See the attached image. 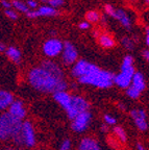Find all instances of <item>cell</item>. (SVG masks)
I'll use <instances>...</instances> for the list:
<instances>
[{
    "instance_id": "4",
    "label": "cell",
    "mask_w": 149,
    "mask_h": 150,
    "mask_svg": "<svg viewBox=\"0 0 149 150\" xmlns=\"http://www.w3.org/2000/svg\"><path fill=\"white\" fill-rule=\"evenodd\" d=\"M88 108H89V103L86 99L80 96H72L70 108L66 112H67L68 118L73 120L77 115H79V114H82L84 112H87Z\"/></svg>"
},
{
    "instance_id": "33",
    "label": "cell",
    "mask_w": 149,
    "mask_h": 150,
    "mask_svg": "<svg viewBox=\"0 0 149 150\" xmlns=\"http://www.w3.org/2000/svg\"><path fill=\"white\" fill-rule=\"evenodd\" d=\"M90 27V24H89V22H82V23L79 24V28L80 29H87V28Z\"/></svg>"
},
{
    "instance_id": "37",
    "label": "cell",
    "mask_w": 149,
    "mask_h": 150,
    "mask_svg": "<svg viewBox=\"0 0 149 150\" xmlns=\"http://www.w3.org/2000/svg\"><path fill=\"white\" fill-rule=\"evenodd\" d=\"M143 56H144L145 59H147V61H148V59H149V51H148V50H147V49L143 51Z\"/></svg>"
},
{
    "instance_id": "35",
    "label": "cell",
    "mask_w": 149,
    "mask_h": 150,
    "mask_svg": "<svg viewBox=\"0 0 149 150\" xmlns=\"http://www.w3.org/2000/svg\"><path fill=\"white\" fill-rule=\"evenodd\" d=\"M27 5L29 7H35V6H37V2H35V1H33V0H28Z\"/></svg>"
},
{
    "instance_id": "1",
    "label": "cell",
    "mask_w": 149,
    "mask_h": 150,
    "mask_svg": "<svg viewBox=\"0 0 149 150\" xmlns=\"http://www.w3.org/2000/svg\"><path fill=\"white\" fill-rule=\"evenodd\" d=\"M28 80L35 90L43 93L54 94L56 92H63L67 90V82L65 78L58 77L41 67L31 69L28 74Z\"/></svg>"
},
{
    "instance_id": "43",
    "label": "cell",
    "mask_w": 149,
    "mask_h": 150,
    "mask_svg": "<svg viewBox=\"0 0 149 150\" xmlns=\"http://www.w3.org/2000/svg\"><path fill=\"white\" fill-rule=\"evenodd\" d=\"M7 150H16V149H14V148H9Z\"/></svg>"
},
{
    "instance_id": "5",
    "label": "cell",
    "mask_w": 149,
    "mask_h": 150,
    "mask_svg": "<svg viewBox=\"0 0 149 150\" xmlns=\"http://www.w3.org/2000/svg\"><path fill=\"white\" fill-rule=\"evenodd\" d=\"M21 134L22 140H23V145L26 147H33L35 145V129L33 127L29 121L22 122V128H21Z\"/></svg>"
},
{
    "instance_id": "11",
    "label": "cell",
    "mask_w": 149,
    "mask_h": 150,
    "mask_svg": "<svg viewBox=\"0 0 149 150\" xmlns=\"http://www.w3.org/2000/svg\"><path fill=\"white\" fill-rule=\"evenodd\" d=\"M53 98L56 102L66 110L68 112V110L70 108V105H71V96L70 94L67 93L66 91H63V92H56V93L53 94Z\"/></svg>"
},
{
    "instance_id": "40",
    "label": "cell",
    "mask_w": 149,
    "mask_h": 150,
    "mask_svg": "<svg viewBox=\"0 0 149 150\" xmlns=\"http://www.w3.org/2000/svg\"><path fill=\"white\" fill-rule=\"evenodd\" d=\"M101 130H103L104 132H107V130H109V127H107L106 124H102V126H101Z\"/></svg>"
},
{
    "instance_id": "39",
    "label": "cell",
    "mask_w": 149,
    "mask_h": 150,
    "mask_svg": "<svg viewBox=\"0 0 149 150\" xmlns=\"http://www.w3.org/2000/svg\"><path fill=\"white\" fill-rule=\"evenodd\" d=\"M137 149H138V150H146V149H145L144 146H143L142 144H140V143H138V144H137Z\"/></svg>"
},
{
    "instance_id": "21",
    "label": "cell",
    "mask_w": 149,
    "mask_h": 150,
    "mask_svg": "<svg viewBox=\"0 0 149 150\" xmlns=\"http://www.w3.org/2000/svg\"><path fill=\"white\" fill-rule=\"evenodd\" d=\"M57 14L56 9L51 6H42L40 7L38 11V15L39 16H54Z\"/></svg>"
},
{
    "instance_id": "12",
    "label": "cell",
    "mask_w": 149,
    "mask_h": 150,
    "mask_svg": "<svg viewBox=\"0 0 149 150\" xmlns=\"http://www.w3.org/2000/svg\"><path fill=\"white\" fill-rule=\"evenodd\" d=\"M40 67H41V68H43L44 70L48 71V72L52 73V74L56 75V76H58V77H63L64 78L63 70H62V69L60 68V67H58L55 63H53V62L44 61L42 64H41V66H40Z\"/></svg>"
},
{
    "instance_id": "38",
    "label": "cell",
    "mask_w": 149,
    "mask_h": 150,
    "mask_svg": "<svg viewBox=\"0 0 149 150\" xmlns=\"http://www.w3.org/2000/svg\"><path fill=\"white\" fill-rule=\"evenodd\" d=\"M145 41H146V45L149 44V29L146 28V38H145Z\"/></svg>"
},
{
    "instance_id": "27",
    "label": "cell",
    "mask_w": 149,
    "mask_h": 150,
    "mask_svg": "<svg viewBox=\"0 0 149 150\" xmlns=\"http://www.w3.org/2000/svg\"><path fill=\"white\" fill-rule=\"evenodd\" d=\"M133 59L131 55H126L123 59V63H122V66L123 67H129V66H133Z\"/></svg>"
},
{
    "instance_id": "10",
    "label": "cell",
    "mask_w": 149,
    "mask_h": 150,
    "mask_svg": "<svg viewBox=\"0 0 149 150\" xmlns=\"http://www.w3.org/2000/svg\"><path fill=\"white\" fill-rule=\"evenodd\" d=\"M7 112H9L11 116H13L14 118L21 120V121L26 116V110H25V108H24L23 102L19 100L13 101V102L11 103V105L9 106Z\"/></svg>"
},
{
    "instance_id": "29",
    "label": "cell",
    "mask_w": 149,
    "mask_h": 150,
    "mask_svg": "<svg viewBox=\"0 0 149 150\" xmlns=\"http://www.w3.org/2000/svg\"><path fill=\"white\" fill-rule=\"evenodd\" d=\"M104 121L106 123V125H114L116 124V119L111 115H104Z\"/></svg>"
},
{
    "instance_id": "42",
    "label": "cell",
    "mask_w": 149,
    "mask_h": 150,
    "mask_svg": "<svg viewBox=\"0 0 149 150\" xmlns=\"http://www.w3.org/2000/svg\"><path fill=\"white\" fill-rule=\"evenodd\" d=\"M119 106H120V108H121V110H124V105H123V104H119Z\"/></svg>"
},
{
    "instance_id": "30",
    "label": "cell",
    "mask_w": 149,
    "mask_h": 150,
    "mask_svg": "<svg viewBox=\"0 0 149 150\" xmlns=\"http://www.w3.org/2000/svg\"><path fill=\"white\" fill-rule=\"evenodd\" d=\"M49 4L51 5V6L54 7H57V6H61V5L64 4V0H48Z\"/></svg>"
},
{
    "instance_id": "14",
    "label": "cell",
    "mask_w": 149,
    "mask_h": 150,
    "mask_svg": "<svg viewBox=\"0 0 149 150\" xmlns=\"http://www.w3.org/2000/svg\"><path fill=\"white\" fill-rule=\"evenodd\" d=\"M131 78L133 77L129 75L125 74L123 72H120V74L116 75L114 77V82L122 89H127L131 83Z\"/></svg>"
},
{
    "instance_id": "7",
    "label": "cell",
    "mask_w": 149,
    "mask_h": 150,
    "mask_svg": "<svg viewBox=\"0 0 149 150\" xmlns=\"http://www.w3.org/2000/svg\"><path fill=\"white\" fill-rule=\"evenodd\" d=\"M63 50V43L61 41L56 40V39H51L48 40L44 45H43V52L47 56L53 57L61 53Z\"/></svg>"
},
{
    "instance_id": "22",
    "label": "cell",
    "mask_w": 149,
    "mask_h": 150,
    "mask_svg": "<svg viewBox=\"0 0 149 150\" xmlns=\"http://www.w3.org/2000/svg\"><path fill=\"white\" fill-rule=\"evenodd\" d=\"M114 132H115V134L117 136V138L119 139V141H121L122 143H124V142H126V141H127V136H126V132H125V130L122 128V127L116 126L114 128Z\"/></svg>"
},
{
    "instance_id": "17",
    "label": "cell",
    "mask_w": 149,
    "mask_h": 150,
    "mask_svg": "<svg viewBox=\"0 0 149 150\" xmlns=\"http://www.w3.org/2000/svg\"><path fill=\"white\" fill-rule=\"evenodd\" d=\"M89 64H90V63L84 61V59L77 62V63L75 64L74 67H73V69H72V75H73V76H74V77L79 78V77H82V75H84L87 69H88Z\"/></svg>"
},
{
    "instance_id": "44",
    "label": "cell",
    "mask_w": 149,
    "mask_h": 150,
    "mask_svg": "<svg viewBox=\"0 0 149 150\" xmlns=\"http://www.w3.org/2000/svg\"><path fill=\"white\" fill-rule=\"evenodd\" d=\"M42 1H48V0H42Z\"/></svg>"
},
{
    "instance_id": "16",
    "label": "cell",
    "mask_w": 149,
    "mask_h": 150,
    "mask_svg": "<svg viewBox=\"0 0 149 150\" xmlns=\"http://www.w3.org/2000/svg\"><path fill=\"white\" fill-rule=\"evenodd\" d=\"M79 150H101L98 143L94 139L84 138L79 143Z\"/></svg>"
},
{
    "instance_id": "45",
    "label": "cell",
    "mask_w": 149,
    "mask_h": 150,
    "mask_svg": "<svg viewBox=\"0 0 149 150\" xmlns=\"http://www.w3.org/2000/svg\"><path fill=\"white\" fill-rule=\"evenodd\" d=\"M145 1H146V2H148V1H149V0H145Z\"/></svg>"
},
{
    "instance_id": "3",
    "label": "cell",
    "mask_w": 149,
    "mask_h": 150,
    "mask_svg": "<svg viewBox=\"0 0 149 150\" xmlns=\"http://www.w3.org/2000/svg\"><path fill=\"white\" fill-rule=\"evenodd\" d=\"M21 120L14 118L7 112L0 115V140H13L17 136L21 134Z\"/></svg>"
},
{
    "instance_id": "28",
    "label": "cell",
    "mask_w": 149,
    "mask_h": 150,
    "mask_svg": "<svg viewBox=\"0 0 149 150\" xmlns=\"http://www.w3.org/2000/svg\"><path fill=\"white\" fill-rule=\"evenodd\" d=\"M71 149V141L69 139H66L63 141V143L61 144L60 150H70Z\"/></svg>"
},
{
    "instance_id": "6",
    "label": "cell",
    "mask_w": 149,
    "mask_h": 150,
    "mask_svg": "<svg viewBox=\"0 0 149 150\" xmlns=\"http://www.w3.org/2000/svg\"><path fill=\"white\" fill-rule=\"evenodd\" d=\"M91 119H92L91 112H89L88 110L84 112H82V114L77 115L76 117L73 119L71 127H72V129L75 132H82V131H84L89 127Z\"/></svg>"
},
{
    "instance_id": "20",
    "label": "cell",
    "mask_w": 149,
    "mask_h": 150,
    "mask_svg": "<svg viewBox=\"0 0 149 150\" xmlns=\"http://www.w3.org/2000/svg\"><path fill=\"white\" fill-rule=\"evenodd\" d=\"M99 43H100L101 46L105 47V48H111L115 45V42L110 35H102L99 37Z\"/></svg>"
},
{
    "instance_id": "25",
    "label": "cell",
    "mask_w": 149,
    "mask_h": 150,
    "mask_svg": "<svg viewBox=\"0 0 149 150\" xmlns=\"http://www.w3.org/2000/svg\"><path fill=\"white\" fill-rule=\"evenodd\" d=\"M86 17H87V20H88L89 22H97L98 19H99V15H98V13L94 12V11L88 12L86 15Z\"/></svg>"
},
{
    "instance_id": "31",
    "label": "cell",
    "mask_w": 149,
    "mask_h": 150,
    "mask_svg": "<svg viewBox=\"0 0 149 150\" xmlns=\"http://www.w3.org/2000/svg\"><path fill=\"white\" fill-rule=\"evenodd\" d=\"M5 15H6L7 17H9V18H11V19H17L18 18V16H17V14L15 12H13L12 9H6V11H5Z\"/></svg>"
},
{
    "instance_id": "18",
    "label": "cell",
    "mask_w": 149,
    "mask_h": 150,
    "mask_svg": "<svg viewBox=\"0 0 149 150\" xmlns=\"http://www.w3.org/2000/svg\"><path fill=\"white\" fill-rule=\"evenodd\" d=\"M114 18H116L117 20L120 21V23L126 28H131V20L128 18L127 14H126L124 11L122 9H117L115 11V15H114Z\"/></svg>"
},
{
    "instance_id": "32",
    "label": "cell",
    "mask_w": 149,
    "mask_h": 150,
    "mask_svg": "<svg viewBox=\"0 0 149 150\" xmlns=\"http://www.w3.org/2000/svg\"><path fill=\"white\" fill-rule=\"evenodd\" d=\"M105 12H106L109 15H111L112 17H114V15H115V9H114V7H113L112 5H110V4H106V5H105Z\"/></svg>"
},
{
    "instance_id": "8",
    "label": "cell",
    "mask_w": 149,
    "mask_h": 150,
    "mask_svg": "<svg viewBox=\"0 0 149 150\" xmlns=\"http://www.w3.org/2000/svg\"><path fill=\"white\" fill-rule=\"evenodd\" d=\"M131 116L135 122L136 126L140 129L141 131H146L148 128L147 124V117L146 112L144 110H133L131 112Z\"/></svg>"
},
{
    "instance_id": "13",
    "label": "cell",
    "mask_w": 149,
    "mask_h": 150,
    "mask_svg": "<svg viewBox=\"0 0 149 150\" xmlns=\"http://www.w3.org/2000/svg\"><path fill=\"white\" fill-rule=\"evenodd\" d=\"M131 86L133 88H135L136 90H138L139 92H141V93L144 91L145 88H146V83H145V78L142 73L135 72L133 78H131Z\"/></svg>"
},
{
    "instance_id": "9",
    "label": "cell",
    "mask_w": 149,
    "mask_h": 150,
    "mask_svg": "<svg viewBox=\"0 0 149 150\" xmlns=\"http://www.w3.org/2000/svg\"><path fill=\"white\" fill-rule=\"evenodd\" d=\"M63 61L66 65H72L77 59V51L71 43L66 42L63 45Z\"/></svg>"
},
{
    "instance_id": "26",
    "label": "cell",
    "mask_w": 149,
    "mask_h": 150,
    "mask_svg": "<svg viewBox=\"0 0 149 150\" xmlns=\"http://www.w3.org/2000/svg\"><path fill=\"white\" fill-rule=\"evenodd\" d=\"M122 44H123V46L125 47L126 49L131 50L133 48V42L129 38H123L122 39Z\"/></svg>"
},
{
    "instance_id": "34",
    "label": "cell",
    "mask_w": 149,
    "mask_h": 150,
    "mask_svg": "<svg viewBox=\"0 0 149 150\" xmlns=\"http://www.w3.org/2000/svg\"><path fill=\"white\" fill-rule=\"evenodd\" d=\"M26 15H27L29 18H35V17H39V15H38V12H29L26 13Z\"/></svg>"
},
{
    "instance_id": "19",
    "label": "cell",
    "mask_w": 149,
    "mask_h": 150,
    "mask_svg": "<svg viewBox=\"0 0 149 150\" xmlns=\"http://www.w3.org/2000/svg\"><path fill=\"white\" fill-rule=\"evenodd\" d=\"M6 54L9 59L14 61L15 63L19 64L21 61V52L19 49H17L16 47H9V49L6 50Z\"/></svg>"
},
{
    "instance_id": "24",
    "label": "cell",
    "mask_w": 149,
    "mask_h": 150,
    "mask_svg": "<svg viewBox=\"0 0 149 150\" xmlns=\"http://www.w3.org/2000/svg\"><path fill=\"white\" fill-rule=\"evenodd\" d=\"M13 5H14L17 9H19L20 12H23V13H28V12H29V11H28V7L26 6L25 4H23L22 2L18 1V0H14V1H13Z\"/></svg>"
},
{
    "instance_id": "36",
    "label": "cell",
    "mask_w": 149,
    "mask_h": 150,
    "mask_svg": "<svg viewBox=\"0 0 149 150\" xmlns=\"http://www.w3.org/2000/svg\"><path fill=\"white\" fill-rule=\"evenodd\" d=\"M1 4H2V6L6 7V8H9V7H11V2H9V1H6V0H2V1H1Z\"/></svg>"
},
{
    "instance_id": "2",
    "label": "cell",
    "mask_w": 149,
    "mask_h": 150,
    "mask_svg": "<svg viewBox=\"0 0 149 150\" xmlns=\"http://www.w3.org/2000/svg\"><path fill=\"white\" fill-rule=\"evenodd\" d=\"M115 75L109 71L99 69L96 65L89 64L84 75L79 77L78 80L80 83L91 84L99 89H107L114 83Z\"/></svg>"
},
{
    "instance_id": "15",
    "label": "cell",
    "mask_w": 149,
    "mask_h": 150,
    "mask_svg": "<svg viewBox=\"0 0 149 150\" xmlns=\"http://www.w3.org/2000/svg\"><path fill=\"white\" fill-rule=\"evenodd\" d=\"M14 101V96L7 91L0 90V110H4L9 108L11 103Z\"/></svg>"
},
{
    "instance_id": "41",
    "label": "cell",
    "mask_w": 149,
    "mask_h": 150,
    "mask_svg": "<svg viewBox=\"0 0 149 150\" xmlns=\"http://www.w3.org/2000/svg\"><path fill=\"white\" fill-rule=\"evenodd\" d=\"M5 49V47H4V45L3 44H1V43H0V52L1 51H3V50Z\"/></svg>"
},
{
    "instance_id": "23",
    "label": "cell",
    "mask_w": 149,
    "mask_h": 150,
    "mask_svg": "<svg viewBox=\"0 0 149 150\" xmlns=\"http://www.w3.org/2000/svg\"><path fill=\"white\" fill-rule=\"evenodd\" d=\"M126 95H127L128 97H131V99H138L140 97L141 92H139L138 90H136L135 88L129 86V87L126 89Z\"/></svg>"
}]
</instances>
